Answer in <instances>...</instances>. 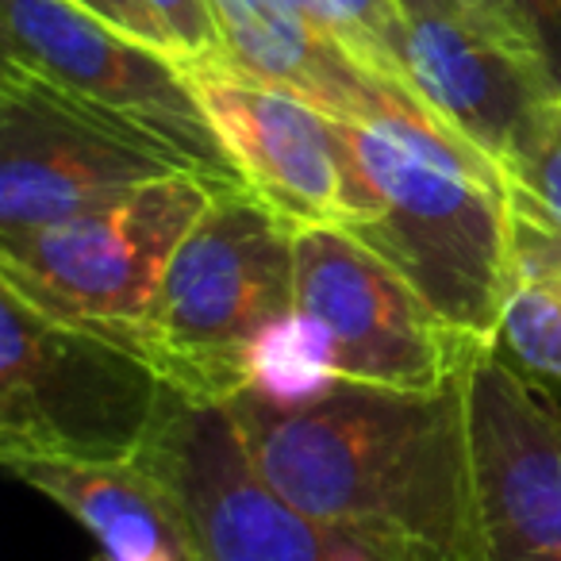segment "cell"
Returning a JSON list of instances; mask_svg holds the SVG:
<instances>
[{"instance_id": "obj_22", "label": "cell", "mask_w": 561, "mask_h": 561, "mask_svg": "<svg viewBox=\"0 0 561 561\" xmlns=\"http://www.w3.org/2000/svg\"><path fill=\"white\" fill-rule=\"evenodd\" d=\"M458 4H466V9H477L481 16H489V20H496V24H504V27H512V32H519V24H515L512 4H507V0H458ZM523 43H527V39H523Z\"/></svg>"}, {"instance_id": "obj_18", "label": "cell", "mask_w": 561, "mask_h": 561, "mask_svg": "<svg viewBox=\"0 0 561 561\" xmlns=\"http://www.w3.org/2000/svg\"><path fill=\"white\" fill-rule=\"evenodd\" d=\"M147 4L162 20L178 62H188V58H224V39H219L216 12H211L208 0H147Z\"/></svg>"}, {"instance_id": "obj_2", "label": "cell", "mask_w": 561, "mask_h": 561, "mask_svg": "<svg viewBox=\"0 0 561 561\" xmlns=\"http://www.w3.org/2000/svg\"><path fill=\"white\" fill-rule=\"evenodd\" d=\"M381 216L362 239L397 265L446 323L496 346L515 293V231L496 165L415 112L392 108L346 124Z\"/></svg>"}, {"instance_id": "obj_14", "label": "cell", "mask_w": 561, "mask_h": 561, "mask_svg": "<svg viewBox=\"0 0 561 561\" xmlns=\"http://www.w3.org/2000/svg\"><path fill=\"white\" fill-rule=\"evenodd\" d=\"M4 469L73 515L101 542L104 561H201L178 504L139 461L85 466L9 458Z\"/></svg>"}, {"instance_id": "obj_15", "label": "cell", "mask_w": 561, "mask_h": 561, "mask_svg": "<svg viewBox=\"0 0 561 561\" xmlns=\"http://www.w3.org/2000/svg\"><path fill=\"white\" fill-rule=\"evenodd\" d=\"M300 4L354 66H362L381 85L412 96L404 81V24L397 0H300Z\"/></svg>"}, {"instance_id": "obj_6", "label": "cell", "mask_w": 561, "mask_h": 561, "mask_svg": "<svg viewBox=\"0 0 561 561\" xmlns=\"http://www.w3.org/2000/svg\"><path fill=\"white\" fill-rule=\"evenodd\" d=\"M0 62L20 66L181 170L216 188H247L181 62L165 50L116 32L70 0H0Z\"/></svg>"}, {"instance_id": "obj_9", "label": "cell", "mask_w": 561, "mask_h": 561, "mask_svg": "<svg viewBox=\"0 0 561 561\" xmlns=\"http://www.w3.org/2000/svg\"><path fill=\"white\" fill-rule=\"evenodd\" d=\"M404 81L450 139L507 173L553 112L558 93L519 32L458 0H397Z\"/></svg>"}, {"instance_id": "obj_21", "label": "cell", "mask_w": 561, "mask_h": 561, "mask_svg": "<svg viewBox=\"0 0 561 561\" xmlns=\"http://www.w3.org/2000/svg\"><path fill=\"white\" fill-rule=\"evenodd\" d=\"M323 561H412V558H397V553H385V550H377V546L354 542V538H343V535H331L328 558Z\"/></svg>"}, {"instance_id": "obj_8", "label": "cell", "mask_w": 561, "mask_h": 561, "mask_svg": "<svg viewBox=\"0 0 561 561\" xmlns=\"http://www.w3.org/2000/svg\"><path fill=\"white\" fill-rule=\"evenodd\" d=\"M181 70L247 193L285 224L362 234L381 216V196L354 154L346 119L227 58H188Z\"/></svg>"}, {"instance_id": "obj_13", "label": "cell", "mask_w": 561, "mask_h": 561, "mask_svg": "<svg viewBox=\"0 0 561 561\" xmlns=\"http://www.w3.org/2000/svg\"><path fill=\"white\" fill-rule=\"evenodd\" d=\"M208 4L216 12L224 58L239 70L305 96L346 124H362L392 108L431 119L412 96L381 85L362 66H354L320 32L300 0H208Z\"/></svg>"}, {"instance_id": "obj_11", "label": "cell", "mask_w": 561, "mask_h": 561, "mask_svg": "<svg viewBox=\"0 0 561 561\" xmlns=\"http://www.w3.org/2000/svg\"><path fill=\"white\" fill-rule=\"evenodd\" d=\"M173 173L188 170L0 62V234L66 224Z\"/></svg>"}, {"instance_id": "obj_20", "label": "cell", "mask_w": 561, "mask_h": 561, "mask_svg": "<svg viewBox=\"0 0 561 561\" xmlns=\"http://www.w3.org/2000/svg\"><path fill=\"white\" fill-rule=\"evenodd\" d=\"M70 4L85 9L89 16L104 20V24L116 27V32L131 35V39L147 43V47H158V50H165V55H173L170 35H165L162 20L154 16V9H150L147 0H70Z\"/></svg>"}, {"instance_id": "obj_10", "label": "cell", "mask_w": 561, "mask_h": 561, "mask_svg": "<svg viewBox=\"0 0 561 561\" xmlns=\"http://www.w3.org/2000/svg\"><path fill=\"white\" fill-rule=\"evenodd\" d=\"M178 504L201 561H323L331 535L273 489L227 404L173 392L139 458Z\"/></svg>"}, {"instance_id": "obj_17", "label": "cell", "mask_w": 561, "mask_h": 561, "mask_svg": "<svg viewBox=\"0 0 561 561\" xmlns=\"http://www.w3.org/2000/svg\"><path fill=\"white\" fill-rule=\"evenodd\" d=\"M507 201L515 224L561 234V104H553L542 131L507 173Z\"/></svg>"}, {"instance_id": "obj_3", "label": "cell", "mask_w": 561, "mask_h": 561, "mask_svg": "<svg viewBox=\"0 0 561 561\" xmlns=\"http://www.w3.org/2000/svg\"><path fill=\"white\" fill-rule=\"evenodd\" d=\"M297 312V227L254 193H219L178 247L150 305L139 358L196 404H231L257 354Z\"/></svg>"}, {"instance_id": "obj_7", "label": "cell", "mask_w": 561, "mask_h": 561, "mask_svg": "<svg viewBox=\"0 0 561 561\" xmlns=\"http://www.w3.org/2000/svg\"><path fill=\"white\" fill-rule=\"evenodd\" d=\"M293 320L328 377L381 389L435 392L461 381L481 351L446 323L412 280L362 239L331 227L297 231Z\"/></svg>"}, {"instance_id": "obj_1", "label": "cell", "mask_w": 561, "mask_h": 561, "mask_svg": "<svg viewBox=\"0 0 561 561\" xmlns=\"http://www.w3.org/2000/svg\"><path fill=\"white\" fill-rule=\"evenodd\" d=\"M273 489L331 535L412 561H484L466 377L435 392L328 377L227 404Z\"/></svg>"}, {"instance_id": "obj_4", "label": "cell", "mask_w": 561, "mask_h": 561, "mask_svg": "<svg viewBox=\"0 0 561 561\" xmlns=\"http://www.w3.org/2000/svg\"><path fill=\"white\" fill-rule=\"evenodd\" d=\"M219 193L231 188L173 173L66 224L0 234V289L47 320L139 354L158 285Z\"/></svg>"}, {"instance_id": "obj_19", "label": "cell", "mask_w": 561, "mask_h": 561, "mask_svg": "<svg viewBox=\"0 0 561 561\" xmlns=\"http://www.w3.org/2000/svg\"><path fill=\"white\" fill-rule=\"evenodd\" d=\"M519 35L535 50L546 81L561 101V0H507Z\"/></svg>"}, {"instance_id": "obj_5", "label": "cell", "mask_w": 561, "mask_h": 561, "mask_svg": "<svg viewBox=\"0 0 561 561\" xmlns=\"http://www.w3.org/2000/svg\"><path fill=\"white\" fill-rule=\"evenodd\" d=\"M170 397L139 354L0 289V461L124 466L150 443Z\"/></svg>"}, {"instance_id": "obj_12", "label": "cell", "mask_w": 561, "mask_h": 561, "mask_svg": "<svg viewBox=\"0 0 561 561\" xmlns=\"http://www.w3.org/2000/svg\"><path fill=\"white\" fill-rule=\"evenodd\" d=\"M484 561H561V412L481 351L466 374Z\"/></svg>"}, {"instance_id": "obj_16", "label": "cell", "mask_w": 561, "mask_h": 561, "mask_svg": "<svg viewBox=\"0 0 561 561\" xmlns=\"http://www.w3.org/2000/svg\"><path fill=\"white\" fill-rule=\"evenodd\" d=\"M496 354L527 381L561 385V277L515 285L496 331Z\"/></svg>"}]
</instances>
